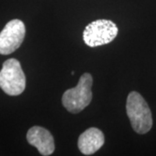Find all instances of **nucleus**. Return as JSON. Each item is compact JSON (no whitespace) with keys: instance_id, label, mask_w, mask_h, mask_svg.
<instances>
[{"instance_id":"423d86ee","label":"nucleus","mask_w":156,"mask_h":156,"mask_svg":"<svg viewBox=\"0 0 156 156\" xmlns=\"http://www.w3.org/2000/svg\"><path fill=\"white\" fill-rule=\"evenodd\" d=\"M26 138L29 143L37 147L42 155H50L55 150L54 138L46 128L34 126L28 130Z\"/></svg>"},{"instance_id":"7ed1b4c3","label":"nucleus","mask_w":156,"mask_h":156,"mask_svg":"<svg viewBox=\"0 0 156 156\" xmlns=\"http://www.w3.org/2000/svg\"><path fill=\"white\" fill-rule=\"evenodd\" d=\"M26 86V78L20 62L15 58L6 60L0 71V88L11 96L22 94Z\"/></svg>"},{"instance_id":"0eeeda50","label":"nucleus","mask_w":156,"mask_h":156,"mask_svg":"<svg viewBox=\"0 0 156 156\" xmlns=\"http://www.w3.org/2000/svg\"><path fill=\"white\" fill-rule=\"evenodd\" d=\"M104 142V134L100 129L90 128L79 136L78 148L84 155H91L99 150Z\"/></svg>"},{"instance_id":"39448f33","label":"nucleus","mask_w":156,"mask_h":156,"mask_svg":"<svg viewBox=\"0 0 156 156\" xmlns=\"http://www.w3.org/2000/svg\"><path fill=\"white\" fill-rule=\"evenodd\" d=\"M24 23L13 19L6 23L0 32V55H10L21 46L25 37Z\"/></svg>"},{"instance_id":"f03ea898","label":"nucleus","mask_w":156,"mask_h":156,"mask_svg":"<svg viewBox=\"0 0 156 156\" xmlns=\"http://www.w3.org/2000/svg\"><path fill=\"white\" fill-rule=\"evenodd\" d=\"M92 76L89 73H84L75 88L68 89L63 93L62 102L68 111L77 114L89 106L92 101Z\"/></svg>"},{"instance_id":"20e7f679","label":"nucleus","mask_w":156,"mask_h":156,"mask_svg":"<svg viewBox=\"0 0 156 156\" xmlns=\"http://www.w3.org/2000/svg\"><path fill=\"white\" fill-rule=\"evenodd\" d=\"M118 35V27L111 20L98 19L89 23L84 29V43L89 47L109 44Z\"/></svg>"},{"instance_id":"f257e3e1","label":"nucleus","mask_w":156,"mask_h":156,"mask_svg":"<svg viewBox=\"0 0 156 156\" xmlns=\"http://www.w3.org/2000/svg\"><path fill=\"white\" fill-rule=\"evenodd\" d=\"M126 110L134 132L144 134L152 128L153 117L150 108L138 92L132 91L128 94Z\"/></svg>"}]
</instances>
